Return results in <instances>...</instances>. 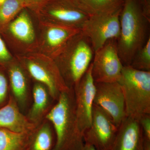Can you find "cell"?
I'll use <instances>...</instances> for the list:
<instances>
[{"label": "cell", "instance_id": "22", "mask_svg": "<svg viewBox=\"0 0 150 150\" xmlns=\"http://www.w3.org/2000/svg\"><path fill=\"white\" fill-rule=\"evenodd\" d=\"M130 66L141 71H150V37L135 54Z\"/></svg>", "mask_w": 150, "mask_h": 150}, {"label": "cell", "instance_id": "9", "mask_svg": "<svg viewBox=\"0 0 150 150\" xmlns=\"http://www.w3.org/2000/svg\"><path fill=\"white\" fill-rule=\"evenodd\" d=\"M94 103L101 107L111 116L119 127L126 117L123 90L118 82L95 83Z\"/></svg>", "mask_w": 150, "mask_h": 150}, {"label": "cell", "instance_id": "11", "mask_svg": "<svg viewBox=\"0 0 150 150\" xmlns=\"http://www.w3.org/2000/svg\"><path fill=\"white\" fill-rule=\"evenodd\" d=\"M108 150H144L143 132L139 121L125 117Z\"/></svg>", "mask_w": 150, "mask_h": 150}, {"label": "cell", "instance_id": "25", "mask_svg": "<svg viewBox=\"0 0 150 150\" xmlns=\"http://www.w3.org/2000/svg\"><path fill=\"white\" fill-rule=\"evenodd\" d=\"M11 58V55L6 48L4 40L0 36V61L6 62Z\"/></svg>", "mask_w": 150, "mask_h": 150}, {"label": "cell", "instance_id": "13", "mask_svg": "<svg viewBox=\"0 0 150 150\" xmlns=\"http://www.w3.org/2000/svg\"><path fill=\"white\" fill-rule=\"evenodd\" d=\"M0 128L17 133H33L35 130V124L22 114L12 97L0 108Z\"/></svg>", "mask_w": 150, "mask_h": 150}, {"label": "cell", "instance_id": "28", "mask_svg": "<svg viewBox=\"0 0 150 150\" xmlns=\"http://www.w3.org/2000/svg\"><path fill=\"white\" fill-rule=\"evenodd\" d=\"M81 150H97L93 146L91 145L84 144L83 147Z\"/></svg>", "mask_w": 150, "mask_h": 150}, {"label": "cell", "instance_id": "24", "mask_svg": "<svg viewBox=\"0 0 150 150\" xmlns=\"http://www.w3.org/2000/svg\"><path fill=\"white\" fill-rule=\"evenodd\" d=\"M8 84L6 76L0 71V108L5 105L7 97Z\"/></svg>", "mask_w": 150, "mask_h": 150}, {"label": "cell", "instance_id": "16", "mask_svg": "<svg viewBox=\"0 0 150 150\" xmlns=\"http://www.w3.org/2000/svg\"><path fill=\"white\" fill-rule=\"evenodd\" d=\"M34 132L17 133L0 128V150H29Z\"/></svg>", "mask_w": 150, "mask_h": 150}, {"label": "cell", "instance_id": "19", "mask_svg": "<svg viewBox=\"0 0 150 150\" xmlns=\"http://www.w3.org/2000/svg\"><path fill=\"white\" fill-rule=\"evenodd\" d=\"M11 88L15 97L20 103L23 104L27 98V86L26 79L21 69L12 67L9 71Z\"/></svg>", "mask_w": 150, "mask_h": 150}, {"label": "cell", "instance_id": "2", "mask_svg": "<svg viewBox=\"0 0 150 150\" xmlns=\"http://www.w3.org/2000/svg\"><path fill=\"white\" fill-rule=\"evenodd\" d=\"M57 100L46 115L56 134L53 150H81L84 142L76 117L74 89L61 93Z\"/></svg>", "mask_w": 150, "mask_h": 150}, {"label": "cell", "instance_id": "15", "mask_svg": "<svg viewBox=\"0 0 150 150\" xmlns=\"http://www.w3.org/2000/svg\"><path fill=\"white\" fill-rule=\"evenodd\" d=\"M81 31L80 28L54 23L46 32V41L57 56L67 43Z\"/></svg>", "mask_w": 150, "mask_h": 150}, {"label": "cell", "instance_id": "5", "mask_svg": "<svg viewBox=\"0 0 150 150\" xmlns=\"http://www.w3.org/2000/svg\"><path fill=\"white\" fill-rule=\"evenodd\" d=\"M91 64L92 76L95 82H118L123 65L118 54L117 40H108L95 52Z\"/></svg>", "mask_w": 150, "mask_h": 150}, {"label": "cell", "instance_id": "1", "mask_svg": "<svg viewBox=\"0 0 150 150\" xmlns=\"http://www.w3.org/2000/svg\"><path fill=\"white\" fill-rule=\"evenodd\" d=\"M150 20L144 15L139 0H125L120 15V33L117 40L123 66H130L135 54L150 35Z\"/></svg>", "mask_w": 150, "mask_h": 150}, {"label": "cell", "instance_id": "23", "mask_svg": "<svg viewBox=\"0 0 150 150\" xmlns=\"http://www.w3.org/2000/svg\"><path fill=\"white\" fill-rule=\"evenodd\" d=\"M139 122L143 132L144 144H150V114L142 116L139 119Z\"/></svg>", "mask_w": 150, "mask_h": 150}, {"label": "cell", "instance_id": "18", "mask_svg": "<svg viewBox=\"0 0 150 150\" xmlns=\"http://www.w3.org/2000/svg\"><path fill=\"white\" fill-rule=\"evenodd\" d=\"M49 94L46 88L36 84L33 90V104L29 113V119L33 123L41 119L49 105Z\"/></svg>", "mask_w": 150, "mask_h": 150}, {"label": "cell", "instance_id": "29", "mask_svg": "<svg viewBox=\"0 0 150 150\" xmlns=\"http://www.w3.org/2000/svg\"><path fill=\"white\" fill-rule=\"evenodd\" d=\"M5 1V0H0V5H1L2 4H3V3Z\"/></svg>", "mask_w": 150, "mask_h": 150}, {"label": "cell", "instance_id": "12", "mask_svg": "<svg viewBox=\"0 0 150 150\" xmlns=\"http://www.w3.org/2000/svg\"><path fill=\"white\" fill-rule=\"evenodd\" d=\"M27 67L30 75L47 88L50 96L54 99L57 100L61 93L70 89L58 67L48 71L39 63L32 61L28 62Z\"/></svg>", "mask_w": 150, "mask_h": 150}, {"label": "cell", "instance_id": "4", "mask_svg": "<svg viewBox=\"0 0 150 150\" xmlns=\"http://www.w3.org/2000/svg\"><path fill=\"white\" fill-rule=\"evenodd\" d=\"M118 82L124 95L126 117L139 120L150 114V71L123 66Z\"/></svg>", "mask_w": 150, "mask_h": 150}, {"label": "cell", "instance_id": "7", "mask_svg": "<svg viewBox=\"0 0 150 150\" xmlns=\"http://www.w3.org/2000/svg\"><path fill=\"white\" fill-rule=\"evenodd\" d=\"M118 128L108 113L94 103L90 126L83 134L84 144L91 145L97 150H108Z\"/></svg>", "mask_w": 150, "mask_h": 150}, {"label": "cell", "instance_id": "20", "mask_svg": "<svg viewBox=\"0 0 150 150\" xmlns=\"http://www.w3.org/2000/svg\"><path fill=\"white\" fill-rule=\"evenodd\" d=\"M35 131L28 150H53V133L49 124L45 123Z\"/></svg>", "mask_w": 150, "mask_h": 150}, {"label": "cell", "instance_id": "26", "mask_svg": "<svg viewBox=\"0 0 150 150\" xmlns=\"http://www.w3.org/2000/svg\"><path fill=\"white\" fill-rule=\"evenodd\" d=\"M143 14L150 20V0H139Z\"/></svg>", "mask_w": 150, "mask_h": 150}, {"label": "cell", "instance_id": "10", "mask_svg": "<svg viewBox=\"0 0 150 150\" xmlns=\"http://www.w3.org/2000/svg\"><path fill=\"white\" fill-rule=\"evenodd\" d=\"M41 11L54 23L81 29L89 16L70 0H48Z\"/></svg>", "mask_w": 150, "mask_h": 150}, {"label": "cell", "instance_id": "17", "mask_svg": "<svg viewBox=\"0 0 150 150\" xmlns=\"http://www.w3.org/2000/svg\"><path fill=\"white\" fill-rule=\"evenodd\" d=\"M11 32L16 38L25 43H30L35 38L34 29L29 15L23 10L10 25Z\"/></svg>", "mask_w": 150, "mask_h": 150}, {"label": "cell", "instance_id": "8", "mask_svg": "<svg viewBox=\"0 0 150 150\" xmlns=\"http://www.w3.org/2000/svg\"><path fill=\"white\" fill-rule=\"evenodd\" d=\"M92 64L73 88L74 93L76 117L78 126L83 134L90 126L96 86L91 74Z\"/></svg>", "mask_w": 150, "mask_h": 150}, {"label": "cell", "instance_id": "27", "mask_svg": "<svg viewBox=\"0 0 150 150\" xmlns=\"http://www.w3.org/2000/svg\"><path fill=\"white\" fill-rule=\"evenodd\" d=\"M28 6L41 5L46 3L48 0H24Z\"/></svg>", "mask_w": 150, "mask_h": 150}, {"label": "cell", "instance_id": "3", "mask_svg": "<svg viewBox=\"0 0 150 150\" xmlns=\"http://www.w3.org/2000/svg\"><path fill=\"white\" fill-rule=\"evenodd\" d=\"M94 51L81 32L74 36L57 55V66L69 88H73L88 69Z\"/></svg>", "mask_w": 150, "mask_h": 150}, {"label": "cell", "instance_id": "14", "mask_svg": "<svg viewBox=\"0 0 150 150\" xmlns=\"http://www.w3.org/2000/svg\"><path fill=\"white\" fill-rule=\"evenodd\" d=\"M89 17L113 13L122 9L125 0H70Z\"/></svg>", "mask_w": 150, "mask_h": 150}, {"label": "cell", "instance_id": "21", "mask_svg": "<svg viewBox=\"0 0 150 150\" xmlns=\"http://www.w3.org/2000/svg\"><path fill=\"white\" fill-rule=\"evenodd\" d=\"M27 6L24 0H5L0 5V24H5Z\"/></svg>", "mask_w": 150, "mask_h": 150}, {"label": "cell", "instance_id": "6", "mask_svg": "<svg viewBox=\"0 0 150 150\" xmlns=\"http://www.w3.org/2000/svg\"><path fill=\"white\" fill-rule=\"evenodd\" d=\"M121 9L113 13L89 17L82 26L81 32L90 41L94 53L108 40H117L119 37Z\"/></svg>", "mask_w": 150, "mask_h": 150}]
</instances>
